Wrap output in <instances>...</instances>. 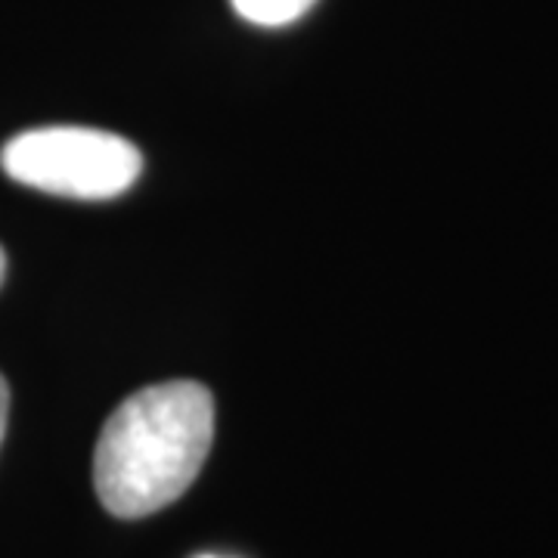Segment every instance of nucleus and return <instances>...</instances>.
<instances>
[{"label":"nucleus","instance_id":"f257e3e1","mask_svg":"<svg viewBox=\"0 0 558 558\" xmlns=\"http://www.w3.org/2000/svg\"><path fill=\"white\" fill-rule=\"evenodd\" d=\"M215 438V400L199 381L149 385L102 425L94 457L100 502L119 519L153 515L190 490Z\"/></svg>","mask_w":558,"mask_h":558},{"label":"nucleus","instance_id":"f03ea898","mask_svg":"<svg viewBox=\"0 0 558 558\" xmlns=\"http://www.w3.org/2000/svg\"><path fill=\"white\" fill-rule=\"evenodd\" d=\"M0 165L16 183L40 193L65 199H112L137 183L143 156L119 134L53 124L16 134L3 146Z\"/></svg>","mask_w":558,"mask_h":558},{"label":"nucleus","instance_id":"7ed1b4c3","mask_svg":"<svg viewBox=\"0 0 558 558\" xmlns=\"http://www.w3.org/2000/svg\"><path fill=\"white\" fill-rule=\"evenodd\" d=\"M233 10L245 22H255L264 28H279L299 22L317 0H230Z\"/></svg>","mask_w":558,"mask_h":558},{"label":"nucleus","instance_id":"20e7f679","mask_svg":"<svg viewBox=\"0 0 558 558\" xmlns=\"http://www.w3.org/2000/svg\"><path fill=\"white\" fill-rule=\"evenodd\" d=\"M7 416H10V388H7V379L0 376V444L7 435Z\"/></svg>","mask_w":558,"mask_h":558},{"label":"nucleus","instance_id":"39448f33","mask_svg":"<svg viewBox=\"0 0 558 558\" xmlns=\"http://www.w3.org/2000/svg\"><path fill=\"white\" fill-rule=\"evenodd\" d=\"M3 274H7V255H3V248H0V282H3Z\"/></svg>","mask_w":558,"mask_h":558},{"label":"nucleus","instance_id":"423d86ee","mask_svg":"<svg viewBox=\"0 0 558 558\" xmlns=\"http://www.w3.org/2000/svg\"><path fill=\"white\" fill-rule=\"evenodd\" d=\"M202 558H218V556H202Z\"/></svg>","mask_w":558,"mask_h":558}]
</instances>
